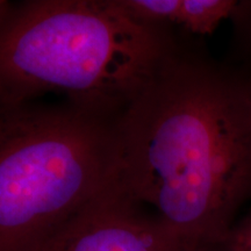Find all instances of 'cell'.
<instances>
[{
  "label": "cell",
  "mask_w": 251,
  "mask_h": 251,
  "mask_svg": "<svg viewBox=\"0 0 251 251\" xmlns=\"http://www.w3.org/2000/svg\"><path fill=\"white\" fill-rule=\"evenodd\" d=\"M231 21L233 51L237 57L251 62V0H237Z\"/></svg>",
  "instance_id": "obj_6"
},
{
  "label": "cell",
  "mask_w": 251,
  "mask_h": 251,
  "mask_svg": "<svg viewBox=\"0 0 251 251\" xmlns=\"http://www.w3.org/2000/svg\"><path fill=\"white\" fill-rule=\"evenodd\" d=\"M237 0H153L149 15L153 23L179 27L192 35H211L224 20H229Z\"/></svg>",
  "instance_id": "obj_5"
},
{
  "label": "cell",
  "mask_w": 251,
  "mask_h": 251,
  "mask_svg": "<svg viewBox=\"0 0 251 251\" xmlns=\"http://www.w3.org/2000/svg\"><path fill=\"white\" fill-rule=\"evenodd\" d=\"M203 251H251V212L236 220L221 240Z\"/></svg>",
  "instance_id": "obj_7"
},
{
  "label": "cell",
  "mask_w": 251,
  "mask_h": 251,
  "mask_svg": "<svg viewBox=\"0 0 251 251\" xmlns=\"http://www.w3.org/2000/svg\"><path fill=\"white\" fill-rule=\"evenodd\" d=\"M249 89H250V96H251V72L250 71H249Z\"/></svg>",
  "instance_id": "obj_9"
},
{
  "label": "cell",
  "mask_w": 251,
  "mask_h": 251,
  "mask_svg": "<svg viewBox=\"0 0 251 251\" xmlns=\"http://www.w3.org/2000/svg\"><path fill=\"white\" fill-rule=\"evenodd\" d=\"M26 251H196L120 180Z\"/></svg>",
  "instance_id": "obj_4"
},
{
  "label": "cell",
  "mask_w": 251,
  "mask_h": 251,
  "mask_svg": "<svg viewBox=\"0 0 251 251\" xmlns=\"http://www.w3.org/2000/svg\"><path fill=\"white\" fill-rule=\"evenodd\" d=\"M117 129L127 193L193 250L221 240L251 199L249 71L179 40Z\"/></svg>",
  "instance_id": "obj_1"
},
{
  "label": "cell",
  "mask_w": 251,
  "mask_h": 251,
  "mask_svg": "<svg viewBox=\"0 0 251 251\" xmlns=\"http://www.w3.org/2000/svg\"><path fill=\"white\" fill-rule=\"evenodd\" d=\"M120 180L117 119L0 105V251H26Z\"/></svg>",
  "instance_id": "obj_3"
},
{
  "label": "cell",
  "mask_w": 251,
  "mask_h": 251,
  "mask_svg": "<svg viewBox=\"0 0 251 251\" xmlns=\"http://www.w3.org/2000/svg\"><path fill=\"white\" fill-rule=\"evenodd\" d=\"M15 4H12L5 0H0V25L4 24V21L9 17V14L13 11Z\"/></svg>",
  "instance_id": "obj_8"
},
{
  "label": "cell",
  "mask_w": 251,
  "mask_h": 251,
  "mask_svg": "<svg viewBox=\"0 0 251 251\" xmlns=\"http://www.w3.org/2000/svg\"><path fill=\"white\" fill-rule=\"evenodd\" d=\"M180 39L134 18L120 0H30L0 25V105L62 93L118 119Z\"/></svg>",
  "instance_id": "obj_2"
}]
</instances>
